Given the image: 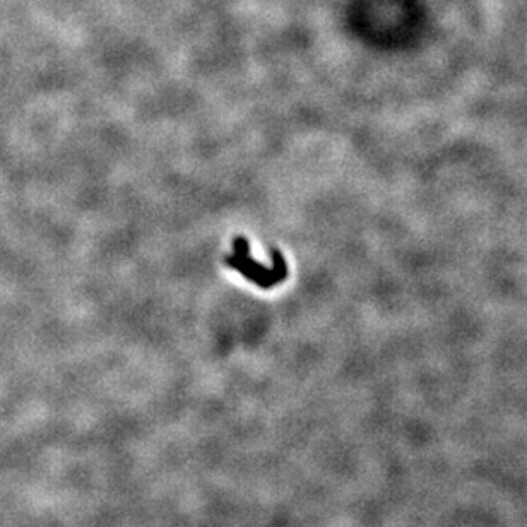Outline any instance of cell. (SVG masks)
<instances>
[{
	"label": "cell",
	"instance_id": "cell-1",
	"mask_svg": "<svg viewBox=\"0 0 527 527\" xmlns=\"http://www.w3.org/2000/svg\"><path fill=\"white\" fill-rule=\"evenodd\" d=\"M271 255V267L257 264V260H253L252 253H250V242L245 237H237L233 240V252L224 259V264L244 274L245 279L257 284L262 290H271L288 278V265L281 252L272 249Z\"/></svg>",
	"mask_w": 527,
	"mask_h": 527
}]
</instances>
